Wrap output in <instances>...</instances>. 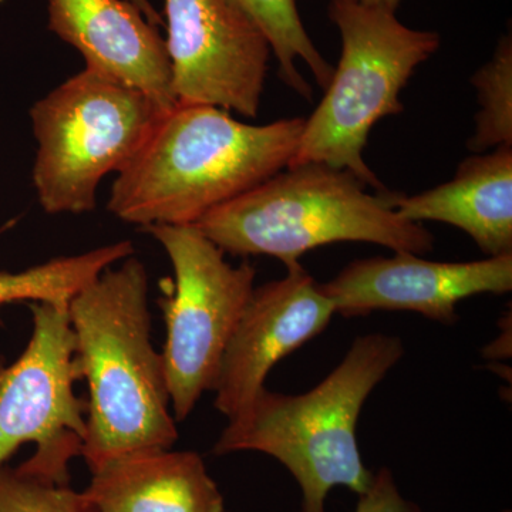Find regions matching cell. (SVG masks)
<instances>
[{
	"instance_id": "1",
	"label": "cell",
	"mask_w": 512,
	"mask_h": 512,
	"mask_svg": "<svg viewBox=\"0 0 512 512\" xmlns=\"http://www.w3.org/2000/svg\"><path fill=\"white\" fill-rule=\"evenodd\" d=\"M303 126L299 117L255 126L218 107L178 104L117 173L107 208L141 229L198 224L285 170Z\"/></svg>"
},
{
	"instance_id": "2",
	"label": "cell",
	"mask_w": 512,
	"mask_h": 512,
	"mask_svg": "<svg viewBox=\"0 0 512 512\" xmlns=\"http://www.w3.org/2000/svg\"><path fill=\"white\" fill-rule=\"evenodd\" d=\"M80 376L89 386L80 456L90 471L144 448H173L164 363L151 340L147 269L136 256L110 266L70 299Z\"/></svg>"
},
{
	"instance_id": "3",
	"label": "cell",
	"mask_w": 512,
	"mask_h": 512,
	"mask_svg": "<svg viewBox=\"0 0 512 512\" xmlns=\"http://www.w3.org/2000/svg\"><path fill=\"white\" fill-rule=\"evenodd\" d=\"M404 356L403 340L369 333L352 343L342 362L302 394L261 390L229 417L215 456L256 451L275 458L301 490V512H326L335 487L365 493L375 473L365 466L357 423L367 397Z\"/></svg>"
},
{
	"instance_id": "4",
	"label": "cell",
	"mask_w": 512,
	"mask_h": 512,
	"mask_svg": "<svg viewBox=\"0 0 512 512\" xmlns=\"http://www.w3.org/2000/svg\"><path fill=\"white\" fill-rule=\"evenodd\" d=\"M366 188L348 170L296 165L208 212L195 227L225 254L269 255L285 266L335 242H370L414 255L433 251L429 229L394 208L399 194Z\"/></svg>"
},
{
	"instance_id": "5",
	"label": "cell",
	"mask_w": 512,
	"mask_h": 512,
	"mask_svg": "<svg viewBox=\"0 0 512 512\" xmlns=\"http://www.w3.org/2000/svg\"><path fill=\"white\" fill-rule=\"evenodd\" d=\"M328 15L342 36V56L325 97L305 120L288 167L326 164L386 191L363 160L367 138L377 121L403 113L400 92L414 70L437 52L440 35L407 28L396 13L350 0H332Z\"/></svg>"
},
{
	"instance_id": "6",
	"label": "cell",
	"mask_w": 512,
	"mask_h": 512,
	"mask_svg": "<svg viewBox=\"0 0 512 512\" xmlns=\"http://www.w3.org/2000/svg\"><path fill=\"white\" fill-rule=\"evenodd\" d=\"M168 111L130 84L84 67L30 110L32 178L50 215L93 211L104 177L119 173Z\"/></svg>"
},
{
	"instance_id": "7",
	"label": "cell",
	"mask_w": 512,
	"mask_h": 512,
	"mask_svg": "<svg viewBox=\"0 0 512 512\" xmlns=\"http://www.w3.org/2000/svg\"><path fill=\"white\" fill-rule=\"evenodd\" d=\"M167 252L173 292L161 301L167 339L165 379L177 423L187 419L211 392L228 342L255 289L256 269L234 266L225 252L195 225L144 228Z\"/></svg>"
},
{
	"instance_id": "8",
	"label": "cell",
	"mask_w": 512,
	"mask_h": 512,
	"mask_svg": "<svg viewBox=\"0 0 512 512\" xmlns=\"http://www.w3.org/2000/svg\"><path fill=\"white\" fill-rule=\"evenodd\" d=\"M33 332L16 362L0 360V466L35 444L25 463L39 476L69 483V464L86 437L87 402L74 393L82 379L69 303L30 302Z\"/></svg>"
},
{
	"instance_id": "9",
	"label": "cell",
	"mask_w": 512,
	"mask_h": 512,
	"mask_svg": "<svg viewBox=\"0 0 512 512\" xmlns=\"http://www.w3.org/2000/svg\"><path fill=\"white\" fill-rule=\"evenodd\" d=\"M178 104H205L255 119L272 49L232 0H164Z\"/></svg>"
},
{
	"instance_id": "10",
	"label": "cell",
	"mask_w": 512,
	"mask_h": 512,
	"mask_svg": "<svg viewBox=\"0 0 512 512\" xmlns=\"http://www.w3.org/2000/svg\"><path fill=\"white\" fill-rule=\"evenodd\" d=\"M345 318L376 311L416 312L453 325L457 305L471 296L512 289V254L473 262H433L409 252L357 259L336 278L319 284Z\"/></svg>"
},
{
	"instance_id": "11",
	"label": "cell",
	"mask_w": 512,
	"mask_h": 512,
	"mask_svg": "<svg viewBox=\"0 0 512 512\" xmlns=\"http://www.w3.org/2000/svg\"><path fill=\"white\" fill-rule=\"evenodd\" d=\"M286 269L284 278L255 286L222 356L211 392L215 409L228 419L264 389L284 357L325 332L336 315L301 262Z\"/></svg>"
},
{
	"instance_id": "12",
	"label": "cell",
	"mask_w": 512,
	"mask_h": 512,
	"mask_svg": "<svg viewBox=\"0 0 512 512\" xmlns=\"http://www.w3.org/2000/svg\"><path fill=\"white\" fill-rule=\"evenodd\" d=\"M47 28L87 69L136 87L164 111L178 106L165 40L130 0H47Z\"/></svg>"
},
{
	"instance_id": "13",
	"label": "cell",
	"mask_w": 512,
	"mask_h": 512,
	"mask_svg": "<svg viewBox=\"0 0 512 512\" xmlns=\"http://www.w3.org/2000/svg\"><path fill=\"white\" fill-rule=\"evenodd\" d=\"M96 512H224L200 454L144 448L110 458L83 491Z\"/></svg>"
},
{
	"instance_id": "14",
	"label": "cell",
	"mask_w": 512,
	"mask_h": 512,
	"mask_svg": "<svg viewBox=\"0 0 512 512\" xmlns=\"http://www.w3.org/2000/svg\"><path fill=\"white\" fill-rule=\"evenodd\" d=\"M394 208L412 222L463 229L488 256L512 254V147L466 158L453 180L413 197L399 194Z\"/></svg>"
},
{
	"instance_id": "15",
	"label": "cell",
	"mask_w": 512,
	"mask_h": 512,
	"mask_svg": "<svg viewBox=\"0 0 512 512\" xmlns=\"http://www.w3.org/2000/svg\"><path fill=\"white\" fill-rule=\"evenodd\" d=\"M130 241L73 256H60L20 272H0V311L10 303H69L110 266L133 255Z\"/></svg>"
},
{
	"instance_id": "16",
	"label": "cell",
	"mask_w": 512,
	"mask_h": 512,
	"mask_svg": "<svg viewBox=\"0 0 512 512\" xmlns=\"http://www.w3.org/2000/svg\"><path fill=\"white\" fill-rule=\"evenodd\" d=\"M249 19L262 30L272 53L279 63V76L286 84L302 96L312 99L311 84L303 79L296 69V60H302L311 70L316 83L322 89H328L332 80V64L328 62L312 42L301 15L296 6V0H232Z\"/></svg>"
},
{
	"instance_id": "17",
	"label": "cell",
	"mask_w": 512,
	"mask_h": 512,
	"mask_svg": "<svg viewBox=\"0 0 512 512\" xmlns=\"http://www.w3.org/2000/svg\"><path fill=\"white\" fill-rule=\"evenodd\" d=\"M471 83L478 90L481 109L476 117V133L468 141L474 153L488 148L512 147V37H501L493 59L485 63Z\"/></svg>"
},
{
	"instance_id": "18",
	"label": "cell",
	"mask_w": 512,
	"mask_h": 512,
	"mask_svg": "<svg viewBox=\"0 0 512 512\" xmlns=\"http://www.w3.org/2000/svg\"><path fill=\"white\" fill-rule=\"evenodd\" d=\"M0 512H96L83 491L32 473L0 466Z\"/></svg>"
},
{
	"instance_id": "19",
	"label": "cell",
	"mask_w": 512,
	"mask_h": 512,
	"mask_svg": "<svg viewBox=\"0 0 512 512\" xmlns=\"http://www.w3.org/2000/svg\"><path fill=\"white\" fill-rule=\"evenodd\" d=\"M355 512H423L419 505L404 498L397 487L392 471L380 468L372 484L359 495Z\"/></svg>"
},
{
	"instance_id": "20",
	"label": "cell",
	"mask_w": 512,
	"mask_h": 512,
	"mask_svg": "<svg viewBox=\"0 0 512 512\" xmlns=\"http://www.w3.org/2000/svg\"><path fill=\"white\" fill-rule=\"evenodd\" d=\"M350 2L359 3V5L367 6V8H376L387 10V12L396 13L402 0H350Z\"/></svg>"
},
{
	"instance_id": "21",
	"label": "cell",
	"mask_w": 512,
	"mask_h": 512,
	"mask_svg": "<svg viewBox=\"0 0 512 512\" xmlns=\"http://www.w3.org/2000/svg\"><path fill=\"white\" fill-rule=\"evenodd\" d=\"M130 2H133L134 5H136L137 8L146 15V18L153 23V25H158V23L161 22L160 16H158V13L154 10L148 0H130Z\"/></svg>"
},
{
	"instance_id": "22",
	"label": "cell",
	"mask_w": 512,
	"mask_h": 512,
	"mask_svg": "<svg viewBox=\"0 0 512 512\" xmlns=\"http://www.w3.org/2000/svg\"><path fill=\"white\" fill-rule=\"evenodd\" d=\"M503 512H511V511H510V510H505V511H503Z\"/></svg>"
}]
</instances>
